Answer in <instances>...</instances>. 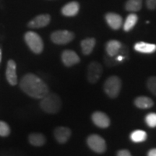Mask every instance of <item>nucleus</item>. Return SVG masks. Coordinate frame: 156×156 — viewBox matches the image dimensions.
Here are the masks:
<instances>
[{"mask_svg": "<svg viewBox=\"0 0 156 156\" xmlns=\"http://www.w3.org/2000/svg\"><path fill=\"white\" fill-rule=\"evenodd\" d=\"M20 87L28 96L40 100L49 93L46 83L33 73L26 74L21 78Z\"/></svg>", "mask_w": 156, "mask_h": 156, "instance_id": "obj_1", "label": "nucleus"}, {"mask_svg": "<svg viewBox=\"0 0 156 156\" xmlns=\"http://www.w3.org/2000/svg\"><path fill=\"white\" fill-rule=\"evenodd\" d=\"M62 100L56 93H48L41 99L40 106L44 112L49 114H55L62 108Z\"/></svg>", "mask_w": 156, "mask_h": 156, "instance_id": "obj_2", "label": "nucleus"}, {"mask_svg": "<svg viewBox=\"0 0 156 156\" xmlns=\"http://www.w3.org/2000/svg\"><path fill=\"white\" fill-rule=\"evenodd\" d=\"M121 89H122V80L118 76H111L103 84V90L106 95L111 98H116V97H118Z\"/></svg>", "mask_w": 156, "mask_h": 156, "instance_id": "obj_3", "label": "nucleus"}, {"mask_svg": "<svg viewBox=\"0 0 156 156\" xmlns=\"http://www.w3.org/2000/svg\"><path fill=\"white\" fill-rule=\"evenodd\" d=\"M25 41L29 48L36 54H41L44 50V42L38 34L34 31H28L24 36Z\"/></svg>", "mask_w": 156, "mask_h": 156, "instance_id": "obj_4", "label": "nucleus"}, {"mask_svg": "<svg viewBox=\"0 0 156 156\" xmlns=\"http://www.w3.org/2000/svg\"><path fill=\"white\" fill-rule=\"evenodd\" d=\"M87 144L93 151L97 153H103L106 151L105 140L98 134H91L87 139Z\"/></svg>", "mask_w": 156, "mask_h": 156, "instance_id": "obj_5", "label": "nucleus"}, {"mask_svg": "<svg viewBox=\"0 0 156 156\" xmlns=\"http://www.w3.org/2000/svg\"><path fill=\"white\" fill-rule=\"evenodd\" d=\"M75 38V34L69 30H56L51 35V40L54 44L64 45L69 44Z\"/></svg>", "mask_w": 156, "mask_h": 156, "instance_id": "obj_6", "label": "nucleus"}, {"mask_svg": "<svg viewBox=\"0 0 156 156\" xmlns=\"http://www.w3.org/2000/svg\"><path fill=\"white\" fill-rule=\"evenodd\" d=\"M103 73V67L100 63L92 62L89 64L87 69V79L90 83L95 84L100 80Z\"/></svg>", "mask_w": 156, "mask_h": 156, "instance_id": "obj_7", "label": "nucleus"}, {"mask_svg": "<svg viewBox=\"0 0 156 156\" xmlns=\"http://www.w3.org/2000/svg\"><path fill=\"white\" fill-rule=\"evenodd\" d=\"M17 65L14 60L9 59L7 62V68H6V79L10 85H16L17 84Z\"/></svg>", "mask_w": 156, "mask_h": 156, "instance_id": "obj_8", "label": "nucleus"}, {"mask_svg": "<svg viewBox=\"0 0 156 156\" xmlns=\"http://www.w3.org/2000/svg\"><path fill=\"white\" fill-rule=\"evenodd\" d=\"M62 61L66 67H73L80 62L79 56L72 50H65L62 54Z\"/></svg>", "mask_w": 156, "mask_h": 156, "instance_id": "obj_9", "label": "nucleus"}, {"mask_svg": "<svg viewBox=\"0 0 156 156\" xmlns=\"http://www.w3.org/2000/svg\"><path fill=\"white\" fill-rule=\"evenodd\" d=\"M72 131L66 126H58L54 131V135L56 141L60 144L66 143L71 136Z\"/></svg>", "mask_w": 156, "mask_h": 156, "instance_id": "obj_10", "label": "nucleus"}, {"mask_svg": "<svg viewBox=\"0 0 156 156\" xmlns=\"http://www.w3.org/2000/svg\"><path fill=\"white\" fill-rule=\"evenodd\" d=\"M51 21V16L48 14L39 15L28 23V26L30 28H41L47 26Z\"/></svg>", "mask_w": 156, "mask_h": 156, "instance_id": "obj_11", "label": "nucleus"}, {"mask_svg": "<svg viewBox=\"0 0 156 156\" xmlns=\"http://www.w3.org/2000/svg\"><path fill=\"white\" fill-rule=\"evenodd\" d=\"M92 121L98 127L106 129L110 126V119L102 112H95L92 114Z\"/></svg>", "mask_w": 156, "mask_h": 156, "instance_id": "obj_12", "label": "nucleus"}, {"mask_svg": "<svg viewBox=\"0 0 156 156\" xmlns=\"http://www.w3.org/2000/svg\"><path fill=\"white\" fill-rule=\"evenodd\" d=\"M107 23L114 30H119L122 26V17L119 15L114 12L107 13L105 16Z\"/></svg>", "mask_w": 156, "mask_h": 156, "instance_id": "obj_13", "label": "nucleus"}, {"mask_svg": "<svg viewBox=\"0 0 156 156\" xmlns=\"http://www.w3.org/2000/svg\"><path fill=\"white\" fill-rule=\"evenodd\" d=\"M80 10V5L77 2H71L62 7V13L64 16L73 17L77 15Z\"/></svg>", "mask_w": 156, "mask_h": 156, "instance_id": "obj_14", "label": "nucleus"}, {"mask_svg": "<svg viewBox=\"0 0 156 156\" xmlns=\"http://www.w3.org/2000/svg\"><path fill=\"white\" fill-rule=\"evenodd\" d=\"M122 43L116 40H111L107 42L106 45V51L109 57H114L119 54L122 48Z\"/></svg>", "mask_w": 156, "mask_h": 156, "instance_id": "obj_15", "label": "nucleus"}, {"mask_svg": "<svg viewBox=\"0 0 156 156\" xmlns=\"http://www.w3.org/2000/svg\"><path fill=\"white\" fill-rule=\"evenodd\" d=\"M134 49L143 54H152L156 51V45L145 42H138L134 44Z\"/></svg>", "mask_w": 156, "mask_h": 156, "instance_id": "obj_16", "label": "nucleus"}, {"mask_svg": "<svg viewBox=\"0 0 156 156\" xmlns=\"http://www.w3.org/2000/svg\"><path fill=\"white\" fill-rule=\"evenodd\" d=\"M28 141L32 145L36 147H41L46 143V139L43 134L35 132L29 134Z\"/></svg>", "mask_w": 156, "mask_h": 156, "instance_id": "obj_17", "label": "nucleus"}, {"mask_svg": "<svg viewBox=\"0 0 156 156\" xmlns=\"http://www.w3.org/2000/svg\"><path fill=\"white\" fill-rule=\"evenodd\" d=\"M134 105L139 108L147 109L153 107L154 102L149 97L139 96L136 98L135 100H134Z\"/></svg>", "mask_w": 156, "mask_h": 156, "instance_id": "obj_18", "label": "nucleus"}, {"mask_svg": "<svg viewBox=\"0 0 156 156\" xmlns=\"http://www.w3.org/2000/svg\"><path fill=\"white\" fill-rule=\"evenodd\" d=\"M95 46V39L93 38H85L81 41L82 51L85 55H89L92 53Z\"/></svg>", "mask_w": 156, "mask_h": 156, "instance_id": "obj_19", "label": "nucleus"}, {"mask_svg": "<svg viewBox=\"0 0 156 156\" xmlns=\"http://www.w3.org/2000/svg\"><path fill=\"white\" fill-rule=\"evenodd\" d=\"M147 134L143 130H135L132 134H130V139L132 142H136V143H139V142H142L145 141L147 140Z\"/></svg>", "mask_w": 156, "mask_h": 156, "instance_id": "obj_20", "label": "nucleus"}, {"mask_svg": "<svg viewBox=\"0 0 156 156\" xmlns=\"http://www.w3.org/2000/svg\"><path fill=\"white\" fill-rule=\"evenodd\" d=\"M142 0H127L125 8L129 12H137L142 9Z\"/></svg>", "mask_w": 156, "mask_h": 156, "instance_id": "obj_21", "label": "nucleus"}, {"mask_svg": "<svg viewBox=\"0 0 156 156\" xmlns=\"http://www.w3.org/2000/svg\"><path fill=\"white\" fill-rule=\"evenodd\" d=\"M137 20L138 17L136 14L132 13V14L129 15L124 24V30L126 31V32L131 30L135 26L136 23L137 22Z\"/></svg>", "mask_w": 156, "mask_h": 156, "instance_id": "obj_22", "label": "nucleus"}, {"mask_svg": "<svg viewBox=\"0 0 156 156\" xmlns=\"http://www.w3.org/2000/svg\"><path fill=\"white\" fill-rule=\"evenodd\" d=\"M10 127L7 122L0 121V136H7L10 134Z\"/></svg>", "mask_w": 156, "mask_h": 156, "instance_id": "obj_23", "label": "nucleus"}, {"mask_svg": "<svg viewBox=\"0 0 156 156\" xmlns=\"http://www.w3.org/2000/svg\"><path fill=\"white\" fill-rule=\"evenodd\" d=\"M145 122L149 127H156V114L155 113H150L145 116Z\"/></svg>", "mask_w": 156, "mask_h": 156, "instance_id": "obj_24", "label": "nucleus"}, {"mask_svg": "<svg viewBox=\"0 0 156 156\" xmlns=\"http://www.w3.org/2000/svg\"><path fill=\"white\" fill-rule=\"evenodd\" d=\"M147 87L148 90L156 96V76H152L148 78Z\"/></svg>", "mask_w": 156, "mask_h": 156, "instance_id": "obj_25", "label": "nucleus"}, {"mask_svg": "<svg viewBox=\"0 0 156 156\" xmlns=\"http://www.w3.org/2000/svg\"><path fill=\"white\" fill-rule=\"evenodd\" d=\"M146 5L150 9H156V0H146Z\"/></svg>", "mask_w": 156, "mask_h": 156, "instance_id": "obj_26", "label": "nucleus"}, {"mask_svg": "<svg viewBox=\"0 0 156 156\" xmlns=\"http://www.w3.org/2000/svg\"><path fill=\"white\" fill-rule=\"evenodd\" d=\"M117 156H132L127 150H121L117 153Z\"/></svg>", "mask_w": 156, "mask_h": 156, "instance_id": "obj_27", "label": "nucleus"}, {"mask_svg": "<svg viewBox=\"0 0 156 156\" xmlns=\"http://www.w3.org/2000/svg\"><path fill=\"white\" fill-rule=\"evenodd\" d=\"M147 156H156V148L152 149L148 152Z\"/></svg>", "mask_w": 156, "mask_h": 156, "instance_id": "obj_28", "label": "nucleus"}, {"mask_svg": "<svg viewBox=\"0 0 156 156\" xmlns=\"http://www.w3.org/2000/svg\"><path fill=\"white\" fill-rule=\"evenodd\" d=\"M2 50L1 48H0V63H1L2 62Z\"/></svg>", "mask_w": 156, "mask_h": 156, "instance_id": "obj_29", "label": "nucleus"}]
</instances>
